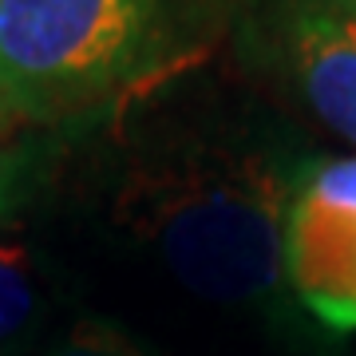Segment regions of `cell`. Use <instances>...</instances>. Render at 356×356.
I'll use <instances>...</instances> for the list:
<instances>
[{
    "mask_svg": "<svg viewBox=\"0 0 356 356\" xmlns=\"http://www.w3.org/2000/svg\"><path fill=\"white\" fill-rule=\"evenodd\" d=\"M297 182L242 135L170 147L135 170L127 202L163 266L194 297L245 305L277 289Z\"/></svg>",
    "mask_w": 356,
    "mask_h": 356,
    "instance_id": "obj_1",
    "label": "cell"
},
{
    "mask_svg": "<svg viewBox=\"0 0 356 356\" xmlns=\"http://www.w3.org/2000/svg\"><path fill=\"white\" fill-rule=\"evenodd\" d=\"M194 0H0V115L67 119L186 51Z\"/></svg>",
    "mask_w": 356,
    "mask_h": 356,
    "instance_id": "obj_2",
    "label": "cell"
},
{
    "mask_svg": "<svg viewBox=\"0 0 356 356\" xmlns=\"http://www.w3.org/2000/svg\"><path fill=\"white\" fill-rule=\"evenodd\" d=\"M285 277L313 317L356 329V154L297 182L285 226Z\"/></svg>",
    "mask_w": 356,
    "mask_h": 356,
    "instance_id": "obj_3",
    "label": "cell"
},
{
    "mask_svg": "<svg viewBox=\"0 0 356 356\" xmlns=\"http://www.w3.org/2000/svg\"><path fill=\"white\" fill-rule=\"evenodd\" d=\"M273 40L309 111L356 147V0H277Z\"/></svg>",
    "mask_w": 356,
    "mask_h": 356,
    "instance_id": "obj_4",
    "label": "cell"
},
{
    "mask_svg": "<svg viewBox=\"0 0 356 356\" xmlns=\"http://www.w3.org/2000/svg\"><path fill=\"white\" fill-rule=\"evenodd\" d=\"M36 313V285L20 242L0 238V344L13 341Z\"/></svg>",
    "mask_w": 356,
    "mask_h": 356,
    "instance_id": "obj_5",
    "label": "cell"
},
{
    "mask_svg": "<svg viewBox=\"0 0 356 356\" xmlns=\"http://www.w3.org/2000/svg\"><path fill=\"white\" fill-rule=\"evenodd\" d=\"M44 356H151L123 332L107 329V325H79Z\"/></svg>",
    "mask_w": 356,
    "mask_h": 356,
    "instance_id": "obj_6",
    "label": "cell"
}]
</instances>
